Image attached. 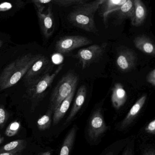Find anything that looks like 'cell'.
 Returning <instances> with one entry per match:
<instances>
[{"instance_id": "cell-1", "label": "cell", "mask_w": 155, "mask_h": 155, "mask_svg": "<svg viewBox=\"0 0 155 155\" xmlns=\"http://www.w3.org/2000/svg\"><path fill=\"white\" fill-rule=\"evenodd\" d=\"M38 57L39 55L25 54L8 64L0 74V91L17 84L24 77Z\"/></svg>"}, {"instance_id": "cell-2", "label": "cell", "mask_w": 155, "mask_h": 155, "mask_svg": "<svg viewBox=\"0 0 155 155\" xmlns=\"http://www.w3.org/2000/svg\"><path fill=\"white\" fill-rule=\"evenodd\" d=\"M104 2L105 0H97L76 6L69 15L70 22L75 27L85 31L97 32L94 16Z\"/></svg>"}, {"instance_id": "cell-3", "label": "cell", "mask_w": 155, "mask_h": 155, "mask_svg": "<svg viewBox=\"0 0 155 155\" xmlns=\"http://www.w3.org/2000/svg\"><path fill=\"white\" fill-rule=\"evenodd\" d=\"M78 75L72 72L65 74L58 82L50 99L49 109L54 112L61 103L71 93L78 82Z\"/></svg>"}, {"instance_id": "cell-4", "label": "cell", "mask_w": 155, "mask_h": 155, "mask_svg": "<svg viewBox=\"0 0 155 155\" xmlns=\"http://www.w3.org/2000/svg\"><path fill=\"white\" fill-rule=\"evenodd\" d=\"M63 65H60L54 72L47 73L33 85L28 87L27 96L32 102V105L38 103L44 97L48 89L50 87L54 79L60 73Z\"/></svg>"}, {"instance_id": "cell-5", "label": "cell", "mask_w": 155, "mask_h": 155, "mask_svg": "<svg viewBox=\"0 0 155 155\" xmlns=\"http://www.w3.org/2000/svg\"><path fill=\"white\" fill-rule=\"evenodd\" d=\"M51 61L46 56L39 55L38 59L30 68L23 77L24 84L27 87L33 85L52 69Z\"/></svg>"}, {"instance_id": "cell-6", "label": "cell", "mask_w": 155, "mask_h": 155, "mask_svg": "<svg viewBox=\"0 0 155 155\" xmlns=\"http://www.w3.org/2000/svg\"><path fill=\"white\" fill-rule=\"evenodd\" d=\"M108 129L101 109H96L91 115L87 125V135L89 139L92 141H96Z\"/></svg>"}, {"instance_id": "cell-7", "label": "cell", "mask_w": 155, "mask_h": 155, "mask_svg": "<svg viewBox=\"0 0 155 155\" xmlns=\"http://www.w3.org/2000/svg\"><path fill=\"white\" fill-rule=\"evenodd\" d=\"M107 46V43H105L101 45L95 44L81 49L76 53L75 58L79 61L82 69H84L101 58L106 50Z\"/></svg>"}, {"instance_id": "cell-8", "label": "cell", "mask_w": 155, "mask_h": 155, "mask_svg": "<svg viewBox=\"0 0 155 155\" xmlns=\"http://www.w3.org/2000/svg\"><path fill=\"white\" fill-rule=\"evenodd\" d=\"M91 43V40L84 36H65L57 41L55 49L59 53L65 54Z\"/></svg>"}, {"instance_id": "cell-9", "label": "cell", "mask_w": 155, "mask_h": 155, "mask_svg": "<svg viewBox=\"0 0 155 155\" xmlns=\"http://www.w3.org/2000/svg\"><path fill=\"white\" fill-rule=\"evenodd\" d=\"M35 5L38 18L41 29L45 38H48L53 34L54 30V18L51 5L49 6L46 13H43L44 6L43 5L33 2Z\"/></svg>"}, {"instance_id": "cell-10", "label": "cell", "mask_w": 155, "mask_h": 155, "mask_svg": "<svg viewBox=\"0 0 155 155\" xmlns=\"http://www.w3.org/2000/svg\"><path fill=\"white\" fill-rule=\"evenodd\" d=\"M137 60V57L134 51L128 48H124L118 52L116 64L121 72H127L135 68Z\"/></svg>"}, {"instance_id": "cell-11", "label": "cell", "mask_w": 155, "mask_h": 155, "mask_svg": "<svg viewBox=\"0 0 155 155\" xmlns=\"http://www.w3.org/2000/svg\"><path fill=\"white\" fill-rule=\"evenodd\" d=\"M147 98V95H143L135 102L126 115V117L120 122L119 129L121 130H124L133 122L145 105Z\"/></svg>"}, {"instance_id": "cell-12", "label": "cell", "mask_w": 155, "mask_h": 155, "mask_svg": "<svg viewBox=\"0 0 155 155\" xmlns=\"http://www.w3.org/2000/svg\"><path fill=\"white\" fill-rule=\"evenodd\" d=\"M127 98V92L123 85L120 83H117L112 88L111 101L113 107L118 110L126 103Z\"/></svg>"}, {"instance_id": "cell-13", "label": "cell", "mask_w": 155, "mask_h": 155, "mask_svg": "<svg viewBox=\"0 0 155 155\" xmlns=\"http://www.w3.org/2000/svg\"><path fill=\"white\" fill-rule=\"evenodd\" d=\"M134 45L139 50L150 56L155 55V46L154 42L144 35L137 36L134 39Z\"/></svg>"}, {"instance_id": "cell-14", "label": "cell", "mask_w": 155, "mask_h": 155, "mask_svg": "<svg viewBox=\"0 0 155 155\" xmlns=\"http://www.w3.org/2000/svg\"><path fill=\"white\" fill-rule=\"evenodd\" d=\"M87 94V89L86 86H81L77 92L72 108L66 120V123H69L72 120L76 114L79 111L85 102Z\"/></svg>"}, {"instance_id": "cell-15", "label": "cell", "mask_w": 155, "mask_h": 155, "mask_svg": "<svg viewBox=\"0 0 155 155\" xmlns=\"http://www.w3.org/2000/svg\"><path fill=\"white\" fill-rule=\"evenodd\" d=\"M76 87H77L73 89L70 95L62 101L60 105L53 112L52 119V123L54 126L58 124L62 119L69 108L75 94Z\"/></svg>"}, {"instance_id": "cell-16", "label": "cell", "mask_w": 155, "mask_h": 155, "mask_svg": "<svg viewBox=\"0 0 155 155\" xmlns=\"http://www.w3.org/2000/svg\"><path fill=\"white\" fill-rule=\"evenodd\" d=\"M134 12L130 20L131 24L134 27L141 26L146 19L147 9L145 4L140 0H134Z\"/></svg>"}, {"instance_id": "cell-17", "label": "cell", "mask_w": 155, "mask_h": 155, "mask_svg": "<svg viewBox=\"0 0 155 155\" xmlns=\"http://www.w3.org/2000/svg\"><path fill=\"white\" fill-rule=\"evenodd\" d=\"M78 127L74 125L64 139L59 155H70L77 137Z\"/></svg>"}, {"instance_id": "cell-18", "label": "cell", "mask_w": 155, "mask_h": 155, "mask_svg": "<svg viewBox=\"0 0 155 155\" xmlns=\"http://www.w3.org/2000/svg\"><path fill=\"white\" fill-rule=\"evenodd\" d=\"M27 142L24 140H13L0 148V153L12 152L20 153L27 147Z\"/></svg>"}, {"instance_id": "cell-19", "label": "cell", "mask_w": 155, "mask_h": 155, "mask_svg": "<svg viewBox=\"0 0 155 155\" xmlns=\"http://www.w3.org/2000/svg\"><path fill=\"white\" fill-rule=\"evenodd\" d=\"M127 1V0H105L102 5H104L103 16L106 21L109 14L115 12Z\"/></svg>"}, {"instance_id": "cell-20", "label": "cell", "mask_w": 155, "mask_h": 155, "mask_svg": "<svg viewBox=\"0 0 155 155\" xmlns=\"http://www.w3.org/2000/svg\"><path fill=\"white\" fill-rule=\"evenodd\" d=\"M115 12H117L119 18H129L131 20L134 12V2L131 0H127L126 2Z\"/></svg>"}, {"instance_id": "cell-21", "label": "cell", "mask_w": 155, "mask_h": 155, "mask_svg": "<svg viewBox=\"0 0 155 155\" xmlns=\"http://www.w3.org/2000/svg\"><path fill=\"white\" fill-rule=\"evenodd\" d=\"M128 140L126 139L113 143L106 149L100 155H117L123 147L126 146Z\"/></svg>"}, {"instance_id": "cell-22", "label": "cell", "mask_w": 155, "mask_h": 155, "mask_svg": "<svg viewBox=\"0 0 155 155\" xmlns=\"http://www.w3.org/2000/svg\"><path fill=\"white\" fill-rule=\"evenodd\" d=\"M53 112L48 109L47 113L40 118L37 121V126L40 130H45L48 129L51 126L52 122L51 115Z\"/></svg>"}, {"instance_id": "cell-23", "label": "cell", "mask_w": 155, "mask_h": 155, "mask_svg": "<svg viewBox=\"0 0 155 155\" xmlns=\"http://www.w3.org/2000/svg\"><path fill=\"white\" fill-rule=\"evenodd\" d=\"M87 0H54L52 2L60 6V7H68L73 5H81L87 3Z\"/></svg>"}, {"instance_id": "cell-24", "label": "cell", "mask_w": 155, "mask_h": 155, "mask_svg": "<svg viewBox=\"0 0 155 155\" xmlns=\"http://www.w3.org/2000/svg\"><path fill=\"white\" fill-rule=\"evenodd\" d=\"M21 127L19 121H15L11 123L5 130V135L8 137H12L18 134Z\"/></svg>"}, {"instance_id": "cell-25", "label": "cell", "mask_w": 155, "mask_h": 155, "mask_svg": "<svg viewBox=\"0 0 155 155\" xmlns=\"http://www.w3.org/2000/svg\"><path fill=\"white\" fill-rule=\"evenodd\" d=\"M8 118V112L2 105H0V129L4 127Z\"/></svg>"}, {"instance_id": "cell-26", "label": "cell", "mask_w": 155, "mask_h": 155, "mask_svg": "<svg viewBox=\"0 0 155 155\" xmlns=\"http://www.w3.org/2000/svg\"><path fill=\"white\" fill-rule=\"evenodd\" d=\"M134 139L129 140L121 155H134Z\"/></svg>"}, {"instance_id": "cell-27", "label": "cell", "mask_w": 155, "mask_h": 155, "mask_svg": "<svg viewBox=\"0 0 155 155\" xmlns=\"http://www.w3.org/2000/svg\"><path fill=\"white\" fill-rule=\"evenodd\" d=\"M145 131L149 134L155 135V120H151L147 125L145 127Z\"/></svg>"}, {"instance_id": "cell-28", "label": "cell", "mask_w": 155, "mask_h": 155, "mask_svg": "<svg viewBox=\"0 0 155 155\" xmlns=\"http://www.w3.org/2000/svg\"><path fill=\"white\" fill-rule=\"evenodd\" d=\"M147 81L150 84H151L153 87L155 86V70L153 69L151 71L149 74L147 75Z\"/></svg>"}, {"instance_id": "cell-29", "label": "cell", "mask_w": 155, "mask_h": 155, "mask_svg": "<svg viewBox=\"0 0 155 155\" xmlns=\"http://www.w3.org/2000/svg\"><path fill=\"white\" fill-rule=\"evenodd\" d=\"M12 3L10 2H5L0 4V12H6L12 8Z\"/></svg>"}, {"instance_id": "cell-30", "label": "cell", "mask_w": 155, "mask_h": 155, "mask_svg": "<svg viewBox=\"0 0 155 155\" xmlns=\"http://www.w3.org/2000/svg\"><path fill=\"white\" fill-rule=\"evenodd\" d=\"M142 155H155V150L154 148L147 149L143 151Z\"/></svg>"}, {"instance_id": "cell-31", "label": "cell", "mask_w": 155, "mask_h": 155, "mask_svg": "<svg viewBox=\"0 0 155 155\" xmlns=\"http://www.w3.org/2000/svg\"><path fill=\"white\" fill-rule=\"evenodd\" d=\"M32 2L41 4V5H43V4H48L51 2H52V0H34Z\"/></svg>"}, {"instance_id": "cell-32", "label": "cell", "mask_w": 155, "mask_h": 155, "mask_svg": "<svg viewBox=\"0 0 155 155\" xmlns=\"http://www.w3.org/2000/svg\"><path fill=\"white\" fill-rule=\"evenodd\" d=\"M20 153H12V152H3L0 153V155H19Z\"/></svg>"}, {"instance_id": "cell-33", "label": "cell", "mask_w": 155, "mask_h": 155, "mask_svg": "<svg viewBox=\"0 0 155 155\" xmlns=\"http://www.w3.org/2000/svg\"><path fill=\"white\" fill-rule=\"evenodd\" d=\"M41 155H51V152L50 151H46V152H44Z\"/></svg>"}, {"instance_id": "cell-34", "label": "cell", "mask_w": 155, "mask_h": 155, "mask_svg": "<svg viewBox=\"0 0 155 155\" xmlns=\"http://www.w3.org/2000/svg\"><path fill=\"white\" fill-rule=\"evenodd\" d=\"M2 45H3V42L1 40H0V48H1Z\"/></svg>"}]
</instances>
